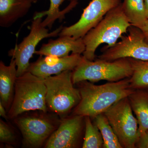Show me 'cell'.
Segmentation results:
<instances>
[{"label":"cell","instance_id":"cell-1","mask_svg":"<svg viewBox=\"0 0 148 148\" xmlns=\"http://www.w3.org/2000/svg\"><path fill=\"white\" fill-rule=\"evenodd\" d=\"M81 100L71 115L95 117L103 114L121 99L128 97L134 90L130 87V78L116 82L95 85L88 81L77 84Z\"/></svg>","mask_w":148,"mask_h":148},{"label":"cell","instance_id":"cell-2","mask_svg":"<svg viewBox=\"0 0 148 148\" xmlns=\"http://www.w3.org/2000/svg\"><path fill=\"white\" fill-rule=\"evenodd\" d=\"M131 26L123 12L121 3L106 14L82 38L86 47L83 56L90 61L95 60V51L99 45L103 43L108 44V47L114 45Z\"/></svg>","mask_w":148,"mask_h":148},{"label":"cell","instance_id":"cell-3","mask_svg":"<svg viewBox=\"0 0 148 148\" xmlns=\"http://www.w3.org/2000/svg\"><path fill=\"white\" fill-rule=\"evenodd\" d=\"M46 93L44 79L28 71L17 77L13 101L8 112L9 119H14L21 114L31 111L47 112Z\"/></svg>","mask_w":148,"mask_h":148},{"label":"cell","instance_id":"cell-4","mask_svg":"<svg viewBox=\"0 0 148 148\" xmlns=\"http://www.w3.org/2000/svg\"><path fill=\"white\" fill-rule=\"evenodd\" d=\"M132 74V66L129 58L112 61L98 58L90 61L83 56L80 63L73 71L72 80L74 85L83 81L116 82L130 78Z\"/></svg>","mask_w":148,"mask_h":148},{"label":"cell","instance_id":"cell-5","mask_svg":"<svg viewBox=\"0 0 148 148\" xmlns=\"http://www.w3.org/2000/svg\"><path fill=\"white\" fill-rule=\"evenodd\" d=\"M72 73L73 71H67L44 79L48 110L63 118L67 116L81 100L79 90L74 86Z\"/></svg>","mask_w":148,"mask_h":148},{"label":"cell","instance_id":"cell-6","mask_svg":"<svg viewBox=\"0 0 148 148\" xmlns=\"http://www.w3.org/2000/svg\"><path fill=\"white\" fill-rule=\"evenodd\" d=\"M21 132L25 147H41L58 128L61 119L56 114L40 111L38 113L21 114L13 119Z\"/></svg>","mask_w":148,"mask_h":148},{"label":"cell","instance_id":"cell-7","mask_svg":"<svg viewBox=\"0 0 148 148\" xmlns=\"http://www.w3.org/2000/svg\"><path fill=\"white\" fill-rule=\"evenodd\" d=\"M128 97L117 102L104 113L123 148H136L139 124Z\"/></svg>","mask_w":148,"mask_h":148},{"label":"cell","instance_id":"cell-8","mask_svg":"<svg viewBox=\"0 0 148 148\" xmlns=\"http://www.w3.org/2000/svg\"><path fill=\"white\" fill-rule=\"evenodd\" d=\"M42 22V18H34L29 34L8 52L9 56L16 61L17 77L27 72L30 66L29 61L35 53L39 43L43 39L58 36L63 28L61 26L53 32H49L47 27L43 25Z\"/></svg>","mask_w":148,"mask_h":148},{"label":"cell","instance_id":"cell-9","mask_svg":"<svg viewBox=\"0 0 148 148\" xmlns=\"http://www.w3.org/2000/svg\"><path fill=\"white\" fill-rule=\"evenodd\" d=\"M128 32L127 36L122 37L121 41L110 47H103L98 58L110 61L124 58L148 61V44L141 29L131 25Z\"/></svg>","mask_w":148,"mask_h":148},{"label":"cell","instance_id":"cell-10","mask_svg":"<svg viewBox=\"0 0 148 148\" xmlns=\"http://www.w3.org/2000/svg\"><path fill=\"white\" fill-rule=\"evenodd\" d=\"M121 3V0H92L84 10L79 21L70 26L63 27L59 36H69L83 38L101 21L111 10Z\"/></svg>","mask_w":148,"mask_h":148},{"label":"cell","instance_id":"cell-11","mask_svg":"<svg viewBox=\"0 0 148 148\" xmlns=\"http://www.w3.org/2000/svg\"><path fill=\"white\" fill-rule=\"evenodd\" d=\"M84 128V116L71 115L62 118L58 128L49 138L44 147H79Z\"/></svg>","mask_w":148,"mask_h":148},{"label":"cell","instance_id":"cell-12","mask_svg":"<svg viewBox=\"0 0 148 148\" xmlns=\"http://www.w3.org/2000/svg\"><path fill=\"white\" fill-rule=\"evenodd\" d=\"M83 58L81 54L74 53L62 57L40 56L36 61L30 64L27 72L45 79L66 71H73Z\"/></svg>","mask_w":148,"mask_h":148},{"label":"cell","instance_id":"cell-13","mask_svg":"<svg viewBox=\"0 0 148 148\" xmlns=\"http://www.w3.org/2000/svg\"><path fill=\"white\" fill-rule=\"evenodd\" d=\"M85 45L82 38H75L69 36H60L56 40H51L42 45L35 54L40 56H50L62 57L68 56L69 53L81 54L85 50Z\"/></svg>","mask_w":148,"mask_h":148},{"label":"cell","instance_id":"cell-14","mask_svg":"<svg viewBox=\"0 0 148 148\" xmlns=\"http://www.w3.org/2000/svg\"><path fill=\"white\" fill-rule=\"evenodd\" d=\"M16 61L12 58L9 66L0 62V102L7 112L13 101L15 82L17 78Z\"/></svg>","mask_w":148,"mask_h":148},{"label":"cell","instance_id":"cell-15","mask_svg":"<svg viewBox=\"0 0 148 148\" xmlns=\"http://www.w3.org/2000/svg\"><path fill=\"white\" fill-rule=\"evenodd\" d=\"M32 3L30 0H0V26L10 27L27 14Z\"/></svg>","mask_w":148,"mask_h":148},{"label":"cell","instance_id":"cell-16","mask_svg":"<svg viewBox=\"0 0 148 148\" xmlns=\"http://www.w3.org/2000/svg\"><path fill=\"white\" fill-rule=\"evenodd\" d=\"M128 98L138 121L140 137L148 129V90H135Z\"/></svg>","mask_w":148,"mask_h":148},{"label":"cell","instance_id":"cell-17","mask_svg":"<svg viewBox=\"0 0 148 148\" xmlns=\"http://www.w3.org/2000/svg\"><path fill=\"white\" fill-rule=\"evenodd\" d=\"M50 6L47 10L37 12L34 18H42L46 16L42 24L51 29L57 19H61L64 16L78 4L77 0H49Z\"/></svg>","mask_w":148,"mask_h":148},{"label":"cell","instance_id":"cell-18","mask_svg":"<svg viewBox=\"0 0 148 148\" xmlns=\"http://www.w3.org/2000/svg\"><path fill=\"white\" fill-rule=\"evenodd\" d=\"M122 6L131 25L140 29L143 27L147 19L144 0H124Z\"/></svg>","mask_w":148,"mask_h":148},{"label":"cell","instance_id":"cell-19","mask_svg":"<svg viewBox=\"0 0 148 148\" xmlns=\"http://www.w3.org/2000/svg\"><path fill=\"white\" fill-rule=\"evenodd\" d=\"M129 58L132 69L130 87L134 90H148V61Z\"/></svg>","mask_w":148,"mask_h":148},{"label":"cell","instance_id":"cell-20","mask_svg":"<svg viewBox=\"0 0 148 148\" xmlns=\"http://www.w3.org/2000/svg\"><path fill=\"white\" fill-rule=\"evenodd\" d=\"M94 123L100 130L103 137V148H123L117 136L104 114L98 115L94 118Z\"/></svg>","mask_w":148,"mask_h":148},{"label":"cell","instance_id":"cell-21","mask_svg":"<svg viewBox=\"0 0 148 148\" xmlns=\"http://www.w3.org/2000/svg\"><path fill=\"white\" fill-rule=\"evenodd\" d=\"M85 134L83 148H103V137L97 126L91 121V118L84 116Z\"/></svg>","mask_w":148,"mask_h":148},{"label":"cell","instance_id":"cell-22","mask_svg":"<svg viewBox=\"0 0 148 148\" xmlns=\"http://www.w3.org/2000/svg\"><path fill=\"white\" fill-rule=\"evenodd\" d=\"M16 136L15 131L10 125L0 120V142L8 145H16Z\"/></svg>","mask_w":148,"mask_h":148},{"label":"cell","instance_id":"cell-23","mask_svg":"<svg viewBox=\"0 0 148 148\" xmlns=\"http://www.w3.org/2000/svg\"><path fill=\"white\" fill-rule=\"evenodd\" d=\"M136 148H148V129L140 135L136 143Z\"/></svg>","mask_w":148,"mask_h":148},{"label":"cell","instance_id":"cell-24","mask_svg":"<svg viewBox=\"0 0 148 148\" xmlns=\"http://www.w3.org/2000/svg\"><path fill=\"white\" fill-rule=\"evenodd\" d=\"M140 29L143 32L146 42L148 44V19H147L145 24Z\"/></svg>","mask_w":148,"mask_h":148},{"label":"cell","instance_id":"cell-25","mask_svg":"<svg viewBox=\"0 0 148 148\" xmlns=\"http://www.w3.org/2000/svg\"><path fill=\"white\" fill-rule=\"evenodd\" d=\"M0 116L6 120L9 119L7 111L1 102H0Z\"/></svg>","mask_w":148,"mask_h":148},{"label":"cell","instance_id":"cell-26","mask_svg":"<svg viewBox=\"0 0 148 148\" xmlns=\"http://www.w3.org/2000/svg\"><path fill=\"white\" fill-rule=\"evenodd\" d=\"M145 8L146 14L147 19H148V0H144Z\"/></svg>","mask_w":148,"mask_h":148},{"label":"cell","instance_id":"cell-27","mask_svg":"<svg viewBox=\"0 0 148 148\" xmlns=\"http://www.w3.org/2000/svg\"><path fill=\"white\" fill-rule=\"evenodd\" d=\"M30 1H31L33 3H37L38 1H39V0H30Z\"/></svg>","mask_w":148,"mask_h":148}]
</instances>
